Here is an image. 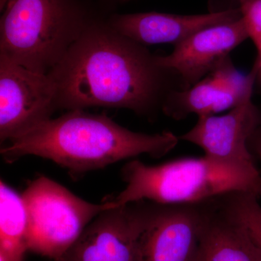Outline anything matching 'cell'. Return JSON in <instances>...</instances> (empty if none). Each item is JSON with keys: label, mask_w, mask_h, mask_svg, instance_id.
Wrapping results in <instances>:
<instances>
[{"label": "cell", "mask_w": 261, "mask_h": 261, "mask_svg": "<svg viewBox=\"0 0 261 261\" xmlns=\"http://www.w3.org/2000/svg\"><path fill=\"white\" fill-rule=\"evenodd\" d=\"M58 109L125 108L141 116L162 111L170 94L187 89L179 75L158 64L145 45L98 17L48 73Z\"/></svg>", "instance_id": "1"}, {"label": "cell", "mask_w": 261, "mask_h": 261, "mask_svg": "<svg viewBox=\"0 0 261 261\" xmlns=\"http://www.w3.org/2000/svg\"><path fill=\"white\" fill-rule=\"evenodd\" d=\"M178 140L171 132H133L106 115L73 110L6 142L1 154L8 163L27 155L50 160L68 170L72 177H79L141 154L160 159L171 152Z\"/></svg>", "instance_id": "2"}, {"label": "cell", "mask_w": 261, "mask_h": 261, "mask_svg": "<svg viewBox=\"0 0 261 261\" xmlns=\"http://www.w3.org/2000/svg\"><path fill=\"white\" fill-rule=\"evenodd\" d=\"M121 176L126 186L108 197L118 205L147 200L159 205L207 202L234 192L261 197V173L256 165L223 162L204 155L184 158L159 166L133 160Z\"/></svg>", "instance_id": "3"}, {"label": "cell", "mask_w": 261, "mask_h": 261, "mask_svg": "<svg viewBox=\"0 0 261 261\" xmlns=\"http://www.w3.org/2000/svg\"><path fill=\"white\" fill-rule=\"evenodd\" d=\"M98 17L82 0H8L0 20V56L48 74Z\"/></svg>", "instance_id": "4"}, {"label": "cell", "mask_w": 261, "mask_h": 261, "mask_svg": "<svg viewBox=\"0 0 261 261\" xmlns=\"http://www.w3.org/2000/svg\"><path fill=\"white\" fill-rule=\"evenodd\" d=\"M27 211L29 251L58 260L103 211L118 206L106 199L92 203L58 182L40 176L22 194Z\"/></svg>", "instance_id": "5"}, {"label": "cell", "mask_w": 261, "mask_h": 261, "mask_svg": "<svg viewBox=\"0 0 261 261\" xmlns=\"http://www.w3.org/2000/svg\"><path fill=\"white\" fill-rule=\"evenodd\" d=\"M156 205L137 201L103 211L60 258L53 261H140L139 240Z\"/></svg>", "instance_id": "6"}, {"label": "cell", "mask_w": 261, "mask_h": 261, "mask_svg": "<svg viewBox=\"0 0 261 261\" xmlns=\"http://www.w3.org/2000/svg\"><path fill=\"white\" fill-rule=\"evenodd\" d=\"M57 110L56 86L48 74L0 56L2 145L50 119Z\"/></svg>", "instance_id": "7"}, {"label": "cell", "mask_w": 261, "mask_h": 261, "mask_svg": "<svg viewBox=\"0 0 261 261\" xmlns=\"http://www.w3.org/2000/svg\"><path fill=\"white\" fill-rule=\"evenodd\" d=\"M214 200L156 205L139 240L140 261H197Z\"/></svg>", "instance_id": "8"}, {"label": "cell", "mask_w": 261, "mask_h": 261, "mask_svg": "<svg viewBox=\"0 0 261 261\" xmlns=\"http://www.w3.org/2000/svg\"><path fill=\"white\" fill-rule=\"evenodd\" d=\"M258 70L255 61L250 73L243 75L228 57L195 85L170 94L163 104V113L180 121L191 114L210 116L231 110L253 93Z\"/></svg>", "instance_id": "9"}, {"label": "cell", "mask_w": 261, "mask_h": 261, "mask_svg": "<svg viewBox=\"0 0 261 261\" xmlns=\"http://www.w3.org/2000/svg\"><path fill=\"white\" fill-rule=\"evenodd\" d=\"M248 94L243 102L222 116L198 117L191 129L179 137L198 146L204 155L223 162L255 165L247 142L261 120V108Z\"/></svg>", "instance_id": "10"}, {"label": "cell", "mask_w": 261, "mask_h": 261, "mask_svg": "<svg viewBox=\"0 0 261 261\" xmlns=\"http://www.w3.org/2000/svg\"><path fill=\"white\" fill-rule=\"evenodd\" d=\"M247 39L241 18L202 29L174 45L171 54L155 56V60L176 72L187 89L210 74Z\"/></svg>", "instance_id": "11"}, {"label": "cell", "mask_w": 261, "mask_h": 261, "mask_svg": "<svg viewBox=\"0 0 261 261\" xmlns=\"http://www.w3.org/2000/svg\"><path fill=\"white\" fill-rule=\"evenodd\" d=\"M241 18V12L238 8L198 15L158 12L113 14L107 21L123 37L142 45L166 43L176 45L202 29Z\"/></svg>", "instance_id": "12"}, {"label": "cell", "mask_w": 261, "mask_h": 261, "mask_svg": "<svg viewBox=\"0 0 261 261\" xmlns=\"http://www.w3.org/2000/svg\"><path fill=\"white\" fill-rule=\"evenodd\" d=\"M197 261H261V252L243 226L228 219L216 199Z\"/></svg>", "instance_id": "13"}, {"label": "cell", "mask_w": 261, "mask_h": 261, "mask_svg": "<svg viewBox=\"0 0 261 261\" xmlns=\"http://www.w3.org/2000/svg\"><path fill=\"white\" fill-rule=\"evenodd\" d=\"M28 219L22 195L0 181V255L6 261H23Z\"/></svg>", "instance_id": "14"}, {"label": "cell", "mask_w": 261, "mask_h": 261, "mask_svg": "<svg viewBox=\"0 0 261 261\" xmlns=\"http://www.w3.org/2000/svg\"><path fill=\"white\" fill-rule=\"evenodd\" d=\"M259 197L251 194L234 192L216 199L220 210L245 228L261 252V205Z\"/></svg>", "instance_id": "15"}, {"label": "cell", "mask_w": 261, "mask_h": 261, "mask_svg": "<svg viewBox=\"0 0 261 261\" xmlns=\"http://www.w3.org/2000/svg\"><path fill=\"white\" fill-rule=\"evenodd\" d=\"M249 39L261 53V0H238Z\"/></svg>", "instance_id": "16"}, {"label": "cell", "mask_w": 261, "mask_h": 261, "mask_svg": "<svg viewBox=\"0 0 261 261\" xmlns=\"http://www.w3.org/2000/svg\"><path fill=\"white\" fill-rule=\"evenodd\" d=\"M247 146L255 161L261 162V120L249 139Z\"/></svg>", "instance_id": "17"}, {"label": "cell", "mask_w": 261, "mask_h": 261, "mask_svg": "<svg viewBox=\"0 0 261 261\" xmlns=\"http://www.w3.org/2000/svg\"><path fill=\"white\" fill-rule=\"evenodd\" d=\"M238 0H209L208 10L211 13L238 9Z\"/></svg>", "instance_id": "18"}, {"label": "cell", "mask_w": 261, "mask_h": 261, "mask_svg": "<svg viewBox=\"0 0 261 261\" xmlns=\"http://www.w3.org/2000/svg\"><path fill=\"white\" fill-rule=\"evenodd\" d=\"M8 1V0H0V10H1V12H3V10H5Z\"/></svg>", "instance_id": "19"}, {"label": "cell", "mask_w": 261, "mask_h": 261, "mask_svg": "<svg viewBox=\"0 0 261 261\" xmlns=\"http://www.w3.org/2000/svg\"><path fill=\"white\" fill-rule=\"evenodd\" d=\"M256 60L258 62L259 65L258 75H260L261 76V53H258V56H257Z\"/></svg>", "instance_id": "20"}, {"label": "cell", "mask_w": 261, "mask_h": 261, "mask_svg": "<svg viewBox=\"0 0 261 261\" xmlns=\"http://www.w3.org/2000/svg\"><path fill=\"white\" fill-rule=\"evenodd\" d=\"M101 2H104V3H109V4H113V3H120V0H100Z\"/></svg>", "instance_id": "21"}, {"label": "cell", "mask_w": 261, "mask_h": 261, "mask_svg": "<svg viewBox=\"0 0 261 261\" xmlns=\"http://www.w3.org/2000/svg\"><path fill=\"white\" fill-rule=\"evenodd\" d=\"M128 1H130V0H120V3H126Z\"/></svg>", "instance_id": "22"}, {"label": "cell", "mask_w": 261, "mask_h": 261, "mask_svg": "<svg viewBox=\"0 0 261 261\" xmlns=\"http://www.w3.org/2000/svg\"><path fill=\"white\" fill-rule=\"evenodd\" d=\"M0 261H6V260H5L4 257H3V256H1V255H0Z\"/></svg>", "instance_id": "23"}]
</instances>
